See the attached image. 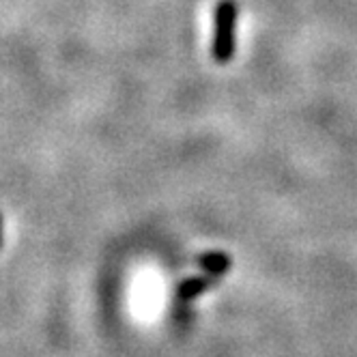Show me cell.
<instances>
[{"mask_svg":"<svg viewBox=\"0 0 357 357\" xmlns=\"http://www.w3.org/2000/svg\"><path fill=\"white\" fill-rule=\"evenodd\" d=\"M239 7L235 0H220L215 7L211 54L218 63H228L235 54V26Z\"/></svg>","mask_w":357,"mask_h":357,"instance_id":"cell-1","label":"cell"},{"mask_svg":"<svg viewBox=\"0 0 357 357\" xmlns=\"http://www.w3.org/2000/svg\"><path fill=\"white\" fill-rule=\"evenodd\" d=\"M209 282L205 278H192V280H188V282H183V287H181V297L183 299H192V297H196L202 289H205Z\"/></svg>","mask_w":357,"mask_h":357,"instance_id":"cell-2","label":"cell"},{"mask_svg":"<svg viewBox=\"0 0 357 357\" xmlns=\"http://www.w3.org/2000/svg\"><path fill=\"white\" fill-rule=\"evenodd\" d=\"M226 265H228V259L222 257V254H209L207 259H202V267H205L209 273H220L226 269Z\"/></svg>","mask_w":357,"mask_h":357,"instance_id":"cell-3","label":"cell"}]
</instances>
